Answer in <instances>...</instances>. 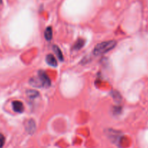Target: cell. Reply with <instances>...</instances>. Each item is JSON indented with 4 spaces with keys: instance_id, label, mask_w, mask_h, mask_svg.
<instances>
[{
    "instance_id": "obj_1",
    "label": "cell",
    "mask_w": 148,
    "mask_h": 148,
    "mask_svg": "<svg viewBox=\"0 0 148 148\" xmlns=\"http://www.w3.org/2000/svg\"><path fill=\"white\" fill-rule=\"evenodd\" d=\"M116 44H117V42L114 40L102 42V43L96 45L93 53H94L95 56H100V55L104 54V53H107L108 51H111L112 49H114L115 47Z\"/></svg>"
},
{
    "instance_id": "obj_2",
    "label": "cell",
    "mask_w": 148,
    "mask_h": 148,
    "mask_svg": "<svg viewBox=\"0 0 148 148\" xmlns=\"http://www.w3.org/2000/svg\"><path fill=\"white\" fill-rule=\"evenodd\" d=\"M30 83L36 87H45V88H49L51 85V80L46 72L44 71H39L38 73V77L33 78L30 80Z\"/></svg>"
},
{
    "instance_id": "obj_3",
    "label": "cell",
    "mask_w": 148,
    "mask_h": 148,
    "mask_svg": "<svg viewBox=\"0 0 148 148\" xmlns=\"http://www.w3.org/2000/svg\"><path fill=\"white\" fill-rule=\"evenodd\" d=\"M25 128H26V132L29 134L34 133L35 130H36V123H35L34 120L30 119L26 121L25 124Z\"/></svg>"
},
{
    "instance_id": "obj_4",
    "label": "cell",
    "mask_w": 148,
    "mask_h": 148,
    "mask_svg": "<svg viewBox=\"0 0 148 148\" xmlns=\"http://www.w3.org/2000/svg\"><path fill=\"white\" fill-rule=\"evenodd\" d=\"M12 106L13 110H14V111H15V112L22 113L24 111V106H23V103L20 102V101H13L12 103Z\"/></svg>"
},
{
    "instance_id": "obj_5",
    "label": "cell",
    "mask_w": 148,
    "mask_h": 148,
    "mask_svg": "<svg viewBox=\"0 0 148 148\" xmlns=\"http://www.w3.org/2000/svg\"><path fill=\"white\" fill-rule=\"evenodd\" d=\"M46 62L47 63L48 65L51 66H53V67H56L57 66V59H55V56L52 54H48L46 56Z\"/></svg>"
},
{
    "instance_id": "obj_6",
    "label": "cell",
    "mask_w": 148,
    "mask_h": 148,
    "mask_svg": "<svg viewBox=\"0 0 148 148\" xmlns=\"http://www.w3.org/2000/svg\"><path fill=\"white\" fill-rule=\"evenodd\" d=\"M84 44H85V40L84 39H78L75 43H74L73 46V49L74 51H78L84 47Z\"/></svg>"
},
{
    "instance_id": "obj_7",
    "label": "cell",
    "mask_w": 148,
    "mask_h": 148,
    "mask_svg": "<svg viewBox=\"0 0 148 148\" xmlns=\"http://www.w3.org/2000/svg\"><path fill=\"white\" fill-rule=\"evenodd\" d=\"M53 51H54V52L55 53V54H56L57 57L58 58V59H59V61H61V62H62V61L64 60V58H63V55H62V51H61L60 49H59L57 46H53Z\"/></svg>"
},
{
    "instance_id": "obj_8",
    "label": "cell",
    "mask_w": 148,
    "mask_h": 148,
    "mask_svg": "<svg viewBox=\"0 0 148 148\" xmlns=\"http://www.w3.org/2000/svg\"><path fill=\"white\" fill-rule=\"evenodd\" d=\"M44 38L46 40L49 41L52 38V27H47L44 31Z\"/></svg>"
},
{
    "instance_id": "obj_9",
    "label": "cell",
    "mask_w": 148,
    "mask_h": 148,
    "mask_svg": "<svg viewBox=\"0 0 148 148\" xmlns=\"http://www.w3.org/2000/svg\"><path fill=\"white\" fill-rule=\"evenodd\" d=\"M26 93L28 96L30 98H35L39 95V92L35 90H28Z\"/></svg>"
},
{
    "instance_id": "obj_10",
    "label": "cell",
    "mask_w": 148,
    "mask_h": 148,
    "mask_svg": "<svg viewBox=\"0 0 148 148\" xmlns=\"http://www.w3.org/2000/svg\"><path fill=\"white\" fill-rule=\"evenodd\" d=\"M113 97L115 101H118V102H119L121 100V97L117 91H113Z\"/></svg>"
},
{
    "instance_id": "obj_11",
    "label": "cell",
    "mask_w": 148,
    "mask_h": 148,
    "mask_svg": "<svg viewBox=\"0 0 148 148\" xmlns=\"http://www.w3.org/2000/svg\"><path fill=\"white\" fill-rule=\"evenodd\" d=\"M4 143H5V138L2 134H0V148L4 146Z\"/></svg>"
},
{
    "instance_id": "obj_12",
    "label": "cell",
    "mask_w": 148,
    "mask_h": 148,
    "mask_svg": "<svg viewBox=\"0 0 148 148\" xmlns=\"http://www.w3.org/2000/svg\"><path fill=\"white\" fill-rule=\"evenodd\" d=\"M1 1H2V0H0V4H1Z\"/></svg>"
}]
</instances>
